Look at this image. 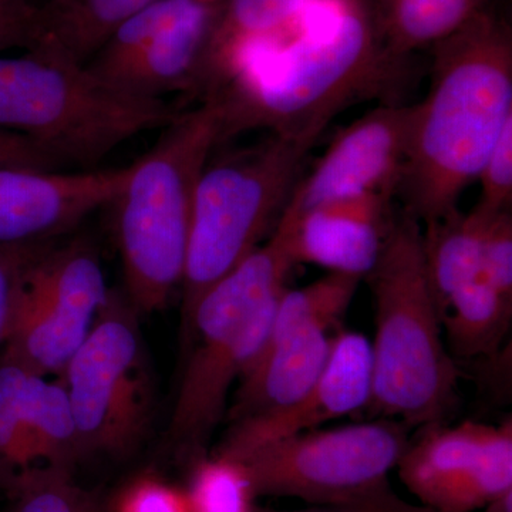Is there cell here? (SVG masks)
Wrapping results in <instances>:
<instances>
[{"mask_svg":"<svg viewBox=\"0 0 512 512\" xmlns=\"http://www.w3.org/2000/svg\"><path fill=\"white\" fill-rule=\"evenodd\" d=\"M312 3V2H311ZM274 45L256 50L221 89L222 141L251 130L315 146L353 104L390 96L404 79L372 0H315Z\"/></svg>","mask_w":512,"mask_h":512,"instance_id":"6da1fadb","label":"cell"},{"mask_svg":"<svg viewBox=\"0 0 512 512\" xmlns=\"http://www.w3.org/2000/svg\"><path fill=\"white\" fill-rule=\"evenodd\" d=\"M512 120V33L484 9L433 46L427 96L413 104L397 194L420 224L458 208Z\"/></svg>","mask_w":512,"mask_h":512,"instance_id":"7a4b0ae2","label":"cell"},{"mask_svg":"<svg viewBox=\"0 0 512 512\" xmlns=\"http://www.w3.org/2000/svg\"><path fill=\"white\" fill-rule=\"evenodd\" d=\"M366 278L376 325L366 410L410 429L444 423L456 406L461 372L443 340V315L427 276L416 218L406 211L396 215Z\"/></svg>","mask_w":512,"mask_h":512,"instance_id":"3957f363","label":"cell"},{"mask_svg":"<svg viewBox=\"0 0 512 512\" xmlns=\"http://www.w3.org/2000/svg\"><path fill=\"white\" fill-rule=\"evenodd\" d=\"M220 94L177 114L156 146L131 164L116 205L126 296L140 313L161 311L183 284L192 207L202 170L224 136Z\"/></svg>","mask_w":512,"mask_h":512,"instance_id":"277c9868","label":"cell"},{"mask_svg":"<svg viewBox=\"0 0 512 512\" xmlns=\"http://www.w3.org/2000/svg\"><path fill=\"white\" fill-rule=\"evenodd\" d=\"M296 262L288 232L276 225L229 274L211 286L183 328L188 353L168 436L200 457L228 412L229 392L261 355ZM195 457V458H197Z\"/></svg>","mask_w":512,"mask_h":512,"instance_id":"5b68a950","label":"cell"},{"mask_svg":"<svg viewBox=\"0 0 512 512\" xmlns=\"http://www.w3.org/2000/svg\"><path fill=\"white\" fill-rule=\"evenodd\" d=\"M177 114L53 50L0 56V130L55 160L93 167L130 138L165 127Z\"/></svg>","mask_w":512,"mask_h":512,"instance_id":"8992f818","label":"cell"},{"mask_svg":"<svg viewBox=\"0 0 512 512\" xmlns=\"http://www.w3.org/2000/svg\"><path fill=\"white\" fill-rule=\"evenodd\" d=\"M312 147L271 136L208 160L192 207L183 328L201 296L271 237Z\"/></svg>","mask_w":512,"mask_h":512,"instance_id":"52a82bcc","label":"cell"},{"mask_svg":"<svg viewBox=\"0 0 512 512\" xmlns=\"http://www.w3.org/2000/svg\"><path fill=\"white\" fill-rule=\"evenodd\" d=\"M138 318L127 296L111 289L89 336L57 377L83 456H130L150 431L154 383Z\"/></svg>","mask_w":512,"mask_h":512,"instance_id":"ba28073f","label":"cell"},{"mask_svg":"<svg viewBox=\"0 0 512 512\" xmlns=\"http://www.w3.org/2000/svg\"><path fill=\"white\" fill-rule=\"evenodd\" d=\"M407 424L377 417L315 429L252 451L238 463L255 497H291L313 505L345 504L389 487L409 443Z\"/></svg>","mask_w":512,"mask_h":512,"instance_id":"9c48e42d","label":"cell"},{"mask_svg":"<svg viewBox=\"0 0 512 512\" xmlns=\"http://www.w3.org/2000/svg\"><path fill=\"white\" fill-rule=\"evenodd\" d=\"M110 292L89 241L52 242L30 266L2 356L36 375L59 377Z\"/></svg>","mask_w":512,"mask_h":512,"instance_id":"30bf717a","label":"cell"},{"mask_svg":"<svg viewBox=\"0 0 512 512\" xmlns=\"http://www.w3.org/2000/svg\"><path fill=\"white\" fill-rule=\"evenodd\" d=\"M400 480L434 512H474L512 490V421L420 427L397 464Z\"/></svg>","mask_w":512,"mask_h":512,"instance_id":"8fae6325","label":"cell"},{"mask_svg":"<svg viewBox=\"0 0 512 512\" xmlns=\"http://www.w3.org/2000/svg\"><path fill=\"white\" fill-rule=\"evenodd\" d=\"M412 116L413 104L383 103L342 128L311 173L299 178L282 220L360 195H396Z\"/></svg>","mask_w":512,"mask_h":512,"instance_id":"7c38bea8","label":"cell"},{"mask_svg":"<svg viewBox=\"0 0 512 512\" xmlns=\"http://www.w3.org/2000/svg\"><path fill=\"white\" fill-rule=\"evenodd\" d=\"M80 458L62 382L0 356V485L12 491L36 474H72Z\"/></svg>","mask_w":512,"mask_h":512,"instance_id":"4fadbf2b","label":"cell"},{"mask_svg":"<svg viewBox=\"0 0 512 512\" xmlns=\"http://www.w3.org/2000/svg\"><path fill=\"white\" fill-rule=\"evenodd\" d=\"M131 165L57 173L0 167V244H39L72 231L119 197Z\"/></svg>","mask_w":512,"mask_h":512,"instance_id":"5bb4252c","label":"cell"},{"mask_svg":"<svg viewBox=\"0 0 512 512\" xmlns=\"http://www.w3.org/2000/svg\"><path fill=\"white\" fill-rule=\"evenodd\" d=\"M370 399L372 346L362 333L343 330L333 336L322 375L301 399L278 412L234 421L215 454L241 460L258 448L367 409Z\"/></svg>","mask_w":512,"mask_h":512,"instance_id":"9a60e30c","label":"cell"},{"mask_svg":"<svg viewBox=\"0 0 512 512\" xmlns=\"http://www.w3.org/2000/svg\"><path fill=\"white\" fill-rule=\"evenodd\" d=\"M390 194H366L329 202L298 220L279 218L289 235L296 265L311 264L330 274L366 278L382 254L396 214Z\"/></svg>","mask_w":512,"mask_h":512,"instance_id":"2e32d148","label":"cell"},{"mask_svg":"<svg viewBox=\"0 0 512 512\" xmlns=\"http://www.w3.org/2000/svg\"><path fill=\"white\" fill-rule=\"evenodd\" d=\"M227 0H197L158 33L133 63L114 80L128 92L161 99L170 93L200 89L205 56Z\"/></svg>","mask_w":512,"mask_h":512,"instance_id":"e0dca14e","label":"cell"},{"mask_svg":"<svg viewBox=\"0 0 512 512\" xmlns=\"http://www.w3.org/2000/svg\"><path fill=\"white\" fill-rule=\"evenodd\" d=\"M333 336L312 329L266 342L239 380L229 420L262 416L288 407L316 383L328 363Z\"/></svg>","mask_w":512,"mask_h":512,"instance_id":"ac0fdd59","label":"cell"},{"mask_svg":"<svg viewBox=\"0 0 512 512\" xmlns=\"http://www.w3.org/2000/svg\"><path fill=\"white\" fill-rule=\"evenodd\" d=\"M312 0H227L212 33L198 96L220 92L256 50L288 36Z\"/></svg>","mask_w":512,"mask_h":512,"instance_id":"d6986e66","label":"cell"},{"mask_svg":"<svg viewBox=\"0 0 512 512\" xmlns=\"http://www.w3.org/2000/svg\"><path fill=\"white\" fill-rule=\"evenodd\" d=\"M156 2L46 0L37 5L35 39L30 49L43 47L86 64L121 23Z\"/></svg>","mask_w":512,"mask_h":512,"instance_id":"ffe728a7","label":"cell"},{"mask_svg":"<svg viewBox=\"0 0 512 512\" xmlns=\"http://www.w3.org/2000/svg\"><path fill=\"white\" fill-rule=\"evenodd\" d=\"M487 212L454 210L421 228L424 265L441 315L451 296L483 274V237Z\"/></svg>","mask_w":512,"mask_h":512,"instance_id":"44dd1931","label":"cell"},{"mask_svg":"<svg viewBox=\"0 0 512 512\" xmlns=\"http://www.w3.org/2000/svg\"><path fill=\"white\" fill-rule=\"evenodd\" d=\"M512 322V298L484 276L454 293L443 313L448 350L461 359H484L500 352Z\"/></svg>","mask_w":512,"mask_h":512,"instance_id":"7402d4cb","label":"cell"},{"mask_svg":"<svg viewBox=\"0 0 512 512\" xmlns=\"http://www.w3.org/2000/svg\"><path fill=\"white\" fill-rule=\"evenodd\" d=\"M487 0H372L377 26L394 55L433 47L483 12Z\"/></svg>","mask_w":512,"mask_h":512,"instance_id":"603a6c76","label":"cell"},{"mask_svg":"<svg viewBox=\"0 0 512 512\" xmlns=\"http://www.w3.org/2000/svg\"><path fill=\"white\" fill-rule=\"evenodd\" d=\"M360 281L356 276L328 272L302 288H286L276 305L266 342L303 330L333 328L349 311Z\"/></svg>","mask_w":512,"mask_h":512,"instance_id":"cb8c5ba5","label":"cell"},{"mask_svg":"<svg viewBox=\"0 0 512 512\" xmlns=\"http://www.w3.org/2000/svg\"><path fill=\"white\" fill-rule=\"evenodd\" d=\"M191 512H254L255 494L247 471L231 458H195L185 490Z\"/></svg>","mask_w":512,"mask_h":512,"instance_id":"d4e9b609","label":"cell"},{"mask_svg":"<svg viewBox=\"0 0 512 512\" xmlns=\"http://www.w3.org/2000/svg\"><path fill=\"white\" fill-rule=\"evenodd\" d=\"M10 493L6 512H109L106 501L74 484L69 473L37 474Z\"/></svg>","mask_w":512,"mask_h":512,"instance_id":"484cf974","label":"cell"},{"mask_svg":"<svg viewBox=\"0 0 512 512\" xmlns=\"http://www.w3.org/2000/svg\"><path fill=\"white\" fill-rule=\"evenodd\" d=\"M109 512H191L185 491L153 474L131 478L107 503Z\"/></svg>","mask_w":512,"mask_h":512,"instance_id":"4316f807","label":"cell"},{"mask_svg":"<svg viewBox=\"0 0 512 512\" xmlns=\"http://www.w3.org/2000/svg\"><path fill=\"white\" fill-rule=\"evenodd\" d=\"M50 242L39 244H0V346L8 339L20 293L30 266Z\"/></svg>","mask_w":512,"mask_h":512,"instance_id":"83f0119b","label":"cell"},{"mask_svg":"<svg viewBox=\"0 0 512 512\" xmlns=\"http://www.w3.org/2000/svg\"><path fill=\"white\" fill-rule=\"evenodd\" d=\"M477 180L481 184V195L476 207L485 211L511 210L512 120L501 131L497 143L485 158Z\"/></svg>","mask_w":512,"mask_h":512,"instance_id":"f1b7e54d","label":"cell"},{"mask_svg":"<svg viewBox=\"0 0 512 512\" xmlns=\"http://www.w3.org/2000/svg\"><path fill=\"white\" fill-rule=\"evenodd\" d=\"M485 212L487 220L483 237L484 278L498 291L512 298L511 210Z\"/></svg>","mask_w":512,"mask_h":512,"instance_id":"f546056e","label":"cell"},{"mask_svg":"<svg viewBox=\"0 0 512 512\" xmlns=\"http://www.w3.org/2000/svg\"><path fill=\"white\" fill-rule=\"evenodd\" d=\"M37 5L30 0H0V53L22 47L35 39Z\"/></svg>","mask_w":512,"mask_h":512,"instance_id":"4dcf8cb0","label":"cell"},{"mask_svg":"<svg viewBox=\"0 0 512 512\" xmlns=\"http://www.w3.org/2000/svg\"><path fill=\"white\" fill-rule=\"evenodd\" d=\"M0 167L53 171L59 165L26 138L0 130Z\"/></svg>","mask_w":512,"mask_h":512,"instance_id":"1f68e13d","label":"cell"},{"mask_svg":"<svg viewBox=\"0 0 512 512\" xmlns=\"http://www.w3.org/2000/svg\"><path fill=\"white\" fill-rule=\"evenodd\" d=\"M302 512H434L423 505H414L402 500L392 488L386 487L375 494L345 504L315 505Z\"/></svg>","mask_w":512,"mask_h":512,"instance_id":"d6a6232c","label":"cell"},{"mask_svg":"<svg viewBox=\"0 0 512 512\" xmlns=\"http://www.w3.org/2000/svg\"><path fill=\"white\" fill-rule=\"evenodd\" d=\"M484 512H512V490L498 495L483 508Z\"/></svg>","mask_w":512,"mask_h":512,"instance_id":"836d02e7","label":"cell"}]
</instances>
